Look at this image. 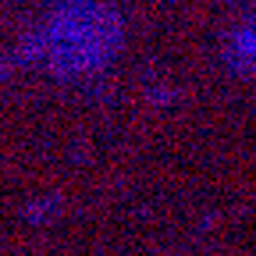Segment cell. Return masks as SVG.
I'll use <instances>...</instances> for the list:
<instances>
[{
	"label": "cell",
	"instance_id": "3",
	"mask_svg": "<svg viewBox=\"0 0 256 256\" xmlns=\"http://www.w3.org/2000/svg\"><path fill=\"white\" fill-rule=\"evenodd\" d=\"M252 4H256V0H252Z\"/></svg>",
	"mask_w": 256,
	"mask_h": 256
},
{
	"label": "cell",
	"instance_id": "2",
	"mask_svg": "<svg viewBox=\"0 0 256 256\" xmlns=\"http://www.w3.org/2000/svg\"><path fill=\"white\" fill-rule=\"evenodd\" d=\"M220 68L232 78L256 82V14L235 22L220 40Z\"/></svg>",
	"mask_w": 256,
	"mask_h": 256
},
{
	"label": "cell",
	"instance_id": "1",
	"mask_svg": "<svg viewBox=\"0 0 256 256\" xmlns=\"http://www.w3.org/2000/svg\"><path fill=\"white\" fill-rule=\"evenodd\" d=\"M121 46L124 18L110 0H64L46 14L25 54L40 60L54 78L78 82L104 75L118 60Z\"/></svg>",
	"mask_w": 256,
	"mask_h": 256
}]
</instances>
